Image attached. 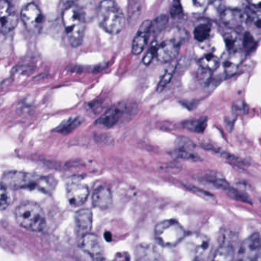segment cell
I'll list each match as a JSON object with an SVG mask.
<instances>
[{
	"label": "cell",
	"mask_w": 261,
	"mask_h": 261,
	"mask_svg": "<svg viewBox=\"0 0 261 261\" xmlns=\"http://www.w3.org/2000/svg\"><path fill=\"white\" fill-rule=\"evenodd\" d=\"M87 16L84 9L74 3H70L62 12V22L68 42L72 47L82 45L85 37Z\"/></svg>",
	"instance_id": "1"
},
{
	"label": "cell",
	"mask_w": 261,
	"mask_h": 261,
	"mask_svg": "<svg viewBox=\"0 0 261 261\" xmlns=\"http://www.w3.org/2000/svg\"><path fill=\"white\" fill-rule=\"evenodd\" d=\"M97 14L99 25L106 33L117 35L124 28L126 19L117 3L109 0L100 3Z\"/></svg>",
	"instance_id": "2"
},
{
	"label": "cell",
	"mask_w": 261,
	"mask_h": 261,
	"mask_svg": "<svg viewBox=\"0 0 261 261\" xmlns=\"http://www.w3.org/2000/svg\"><path fill=\"white\" fill-rule=\"evenodd\" d=\"M15 216L18 224L31 231H41L46 225L45 212L37 203L27 201L16 207Z\"/></svg>",
	"instance_id": "3"
},
{
	"label": "cell",
	"mask_w": 261,
	"mask_h": 261,
	"mask_svg": "<svg viewBox=\"0 0 261 261\" xmlns=\"http://www.w3.org/2000/svg\"><path fill=\"white\" fill-rule=\"evenodd\" d=\"M138 107L134 101L124 100L119 102L110 108L98 120L96 124L105 129L114 127L120 122L128 121L130 120L136 113Z\"/></svg>",
	"instance_id": "4"
},
{
	"label": "cell",
	"mask_w": 261,
	"mask_h": 261,
	"mask_svg": "<svg viewBox=\"0 0 261 261\" xmlns=\"http://www.w3.org/2000/svg\"><path fill=\"white\" fill-rule=\"evenodd\" d=\"M154 234L162 247H173L185 240L186 231L175 220H165L155 225Z\"/></svg>",
	"instance_id": "5"
},
{
	"label": "cell",
	"mask_w": 261,
	"mask_h": 261,
	"mask_svg": "<svg viewBox=\"0 0 261 261\" xmlns=\"http://www.w3.org/2000/svg\"><path fill=\"white\" fill-rule=\"evenodd\" d=\"M186 247L193 261H207L212 250V243L205 235L192 233L186 235Z\"/></svg>",
	"instance_id": "6"
},
{
	"label": "cell",
	"mask_w": 261,
	"mask_h": 261,
	"mask_svg": "<svg viewBox=\"0 0 261 261\" xmlns=\"http://www.w3.org/2000/svg\"><path fill=\"white\" fill-rule=\"evenodd\" d=\"M21 19L25 28L30 33L37 34L42 30L44 22L43 15L36 4L30 3L22 7Z\"/></svg>",
	"instance_id": "7"
},
{
	"label": "cell",
	"mask_w": 261,
	"mask_h": 261,
	"mask_svg": "<svg viewBox=\"0 0 261 261\" xmlns=\"http://www.w3.org/2000/svg\"><path fill=\"white\" fill-rule=\"evenodd\" d=\"M260 256V237L254 233L246 238L238 251L237 261H255Z\"/></svg>",
	"instance_id": "8"
},
{
	"label": "cell",
	"mask_w": 261,
	"mask_h": 261,
	"mask_svg": "<svg viewBox=\"0 0 261 261\" xmlns=\"http://www.w3.org/2000/svg\"><path fill=\"white\" fill-rule=\"evenodd\" d=\"M38 177L21 172H10L3 178V185L12 189H36Z\"/></svg>",
	"instance_id": "9"
},
{
	"label": "cell",
	"mask_w": 261,
	"mask_h": 261,
	"mask_svg": "<svg viewBox=\"0 0 261 261\" xmlns=\"http://www.w3.org/2000/svg\"><path fill=\"white\" fill-rule=\"evenodd\" d=\"M19 16L14 7L7 1H0V33L7 34L17 27Z\"/></svg>",
	"instance_id": "10"
},
{
	"label": "cell",
	"mask_w": 261,
	"mask_h": 261,
	"mask_svg": "<svg viewBox=\"0 0 261 261\" xmlns=\"http://www.w3.org/2000/svg\"><path fill=\"white\" fill-rule=\"evenodd\" d=\"M181 45L172 39H166L157 45L155 57L160 62H172L178 56Z\"/></svg>",
	"instance_id": "11"
},
{
	"label": "cell",
	"mask_w": 261,
	"mask_h": 261,
	"mask_svg": "<svg viewBox=\"0 0 261 261\" xmlns=\"http://www.w3.org/2000/svg\"><path fill=\"white\" fill-rule=\"evenodd\" d=\"M152 28V22L149 19L143 21L139 27L132 44V53L135 56L141 54L149 41Z\"/></svg>",
	"instance_id": "12"
},
{
	"label": "cell",
	"mask_w": 261,
	"mask_h": 261,
	"mask_svg": "<svg viewBox=\"0 0 261 261\" xmlns=\"http://www.w3.org/2000/svg\"><path fill=\"white\" fill-rule=\"evenodd\" d=\"M221 19L223 23L231 30H237L243 27L247 16L245 13L238 9H225L221 14Z\"/></svg>",
	"instance_id": "13"
},
{
	"label": "cell",
	"mask_w": 261,
	"mask_h": 261,
	"mask_svg": "<svg viewBox=\"0 0 261 261\" xmlns=\"http://www.w3.org/2000/svg\"><path fill=\"white\" fill-rule=\"evenodd\" d=\"M81 247L84 251L91 255L93 257H100L103 253V244L97 235L88 233L83 235L81 239Z\"/></svg>",
	"instance_id": "14"
},
{
	"label": "cell",
	"mask_w": 261,
	"mask_h": 261,
	"mask_svg": "<svg viewBox=\"0 0 261 261\" xmlns=\"http://www.w3.org/2000/svg\"><path fill=\"white\" fill-rule=\"evenodd\" d=\"M89 195V189L86 185L73 182L68 187L67 196L68 201L72 206L79 207L86 201Z\"/></svg>",
	"instance_id": "15"
},
{
	"label": "cell",
	"mask_w": 261,
	"mask_h": 261,
	"mask_svg": "<svg viewBox=\"0 0 261 261\" xmlns=\"http://www.w3.org/2000/svg\"><path fill=\"white\" fill-rule=\"evenodd\" d=\"M92 203L94 207L101 210L110 208L113 203L112 193L111 190L105 186L97 188L93 193Z\"/></svg>",
	"instance_id": "16"
},
{
	"label": "cell",
	"mask_w": 261,
	"mask_h": 261,
	"mask_svg": "<svg viewBox=\"0 0 261 261\" xmlns=\"http://www.w3.org/2000/svg\"><path fill=\"white\" fill-rule=\"evenodd\" d=\"M93 215L90 209L79 210L75 215L76 229L77 233L83 236L90 233L92 227Z\"/></svg>",
	"instance_id": "17"
},
{
	"label": "cell",
	"mask_w": 261,
	"mask_h": 261,
	"mask_svg": "<svg viewBox=\"0 0 261 261\" xmlns=\"http://www.w3.org/2000/svg\"><path fill=\"white\" fill-rule=\"evenodd\" d=\"M136 261H160V253L150 244H141L136 249Z\"/></svg>",
	"instance_id": "18"
},
{
	"label": "cell",
	"mask_w": 261,
	"mask_h": 261,
	"mask_svg": "<svg viewBox=\"0 0 261 261\" xmlns=\"http://www.w3.org/2000/svg\"><path fill=\"white\" fill-rule=\"evenodd\" d=\"M234 250L231 244L224 242L214 253L211 261H233Z\"/></svg>",
	"instance_id": "19"
},
{
	"label": "cell",
	"mask_w": 261,
	"mask_h": 261,
	"mask_svg": "<svg viewBox=\"0 0 261 261\" xmlns=\"http://www.w3.org/2000/svg\"><path fill=\"white\" fill-rule=\"evenodd\" d=\"M244 59V54L241 51L230 53V56L223 62L224 71L227 74H233L236 72L238 65Z\"/></svg>",
	"instance_id": "20"
},
{
	"label": "cell",
	"mask_w": 261,
	"mask_h": 261,
	"mask_svg": "<svg viewBox=\"0 0 261 261\" xmlns=\"http://www.w3.org/2000/svg\"><path fill=\"white\" fill-rule=\"evenodd\" d=\"M200 67L206 71H215L219 67L220 60L216 56L212 53L204 55L198 61Z\"/></svg>",
	"instance_id": "21"
},
{
	"label": "cell",
	"mask_w": 261,
	"mask_h": 261,
	"mask_svg": "<svg viewBox=\"0 0 261 261\" xmlns=\"http://www.w3.org/2000/svg\"><path fill=\"white\" fill-rule=\"evenodd\" d=\"M207 119L206 117L203 118L195 119V120H187L183 123V126L186 129L192 131V132L201 134L205 130L207 127Z\"/></svg>",
	"instance_id": "22"
},
{
	"label": "cell",
	"mask_w": 261,
	"mask_h": 261,
	"mask_svg": "<svg viewBox=\"0 0 261 261\" xmlns=\"http://www.w3.org/2000/svg\"><path fill=\"white\" fill-rule=\"evenodd\" d=\"M211 32H212V27L210 24H199L194 30V37L198 42H203L208 39Z\"/></svg>",
	"instance_id": "23"
},
{
	"label": "cell",
	"mask_w": 261,
	"mask_h": 261,
	"mask_svg": "<svg viewBox=\"0 0 261 261\" xmlns=\"http://www.w3.org/2000/svg\"><path fill=\"white\" fill-rule=\"evenodd\" d=\"M56 187V180L51 176L38 177L36 189L45 193L53 192Z\"/></svg>",
	"instance_id": "24"
},
{
	"label": "cell",
	"mask_w": 261,
	"mask_h": 261,
	"mask_svg": "<svg viewBox=\"0 0 261 261\" xmlns=\"http://www.w3.org/2000/svg\"><path fill=\"white\" fill-rule=\"evenodd\" d=\"M224 41H225L226 47L229 53H233L240 51L239 48L241 47V39L237 33H230L224 36Z\"/></svg>",
	"instance_id": "25"
},
{
	"label": "cell",
	"mask_w": 261,
	"mask_h": 261,
	"mask_svg": "<svg viewBox=\"0 0 261 261\" xmlns=\"http://www.w3.org/2000/svg\"><path fill=\"white\" fill-rule=\"evenodd\" d=\"M82 123V120L79 118H71L62 123L59 127L56 128V131L61 134H67L74 130Z\"/></svg>",
	"instance_id": "26"
},
{
	"label": "cell",
	"mask_w": 261,
	"mask_h": 261,
	"mask_svg": "<svg viewBox=\"0 0 261 261\" xmlns=\"http://www.w3.org/2000/svg\"><path fill=\"white\" fill-rule=\"evenodd\" d=\"M169 22V17L166 15H160L158 17L155 18V20L152 22V28L151 33L154 34H159L162 30H164L165 27Z\"/></svg>",
	"instance_id": "27"
},
{
	"label": "cell",
	"mask_w": 261,
	"mask_h": 261,
	"mask_svg": "<svg viewBox=\"0 0 261 261\" xmlns=\"http://www.w3.org/2000/svg\"><path fill=\"white\" fill-rule=\"evenodd\" d=\"M174 155L177 158L189 161L198 162L201 160L199 155H197L193 151L185 150V149H176L174 151Z\"/></svg>",
	"instance_id": "28"
},
{
	"label": "cell",
	"mask_w": 261,
	"mask_h": 261,
	"mask_svg": "<svg viewBox=\"0 0 261 261\" xmlns=\"http://www.w3.org/2000/svg\"><path fill=\"white\" fill-rule=\"evenodd\" d=\"M242 46L247 53H251L256 48V40L248 32L244 33V37L242 39Z\"/></svg>",
	"instance_id": "29"
},
{
	"label": "cell",
	"mask_w": 261,
	"mask_h": 261,
	"mask_svg": "<svg viewBox=\"0 0 261 261\" xmlns=\"http://www.w3.org/2000/svg\"><path fill=\"white\" fill-rule=\"evenodd\" d=\"M10 195L7 188L0 183V210H5L10 204Z\"/></svg>",
	"instance_id": "30"
},
{
	"label": "cell",
	"mask_w": 261,
	"mask_h": 261,
	"mask_svg": "<svg viewBox=\"0 0 261 261\" xmlns=\"http://www.w3.org/2000/svg\"><path fill=\"white\" fill-rule=\"evenodd\" d=\"M175 67H173V68H169V69L166 71V72L165 73L164 75L162 77L161 81H160V83H159L158 87H157V91H158L159 92L163 91V90L166 88V85L171 82L172 76H173L174 71H175Z\"/></svg>",
	"instance_id": "31"
},
{
	"label": "cell",
	"mask_w": 261,
	"mask_h": 261,
	"mask_svg": "<svg viewBox=\"0 0 261 261\" xmlns=\"http://www.w3.org/2000/svg\"><path fill=\"white\" fill-rule=\"evenodd\" d=\"M176 144L178 146L177 149H185V150L193 151V149L195 148V145L186 137H179L177 139Z\"/></svg>",
	"instance_id": "32"
},
{
	"label": "cell",
	"mask_w": 261,
	"mask_h": 261,
	"mask_svg": "<svg viewBox=\"0 0 261 261\" xmlns=\"http://www.w3.org/2000/svg\"><path fill=\"white\" fill-rule=\"evenodd\" d=\"M156 42H152V45H151L149 49L148 50L146 56H144L143 59V62L144 65H148L152 62V59L155 57V53H156L157 48Z\"/></svg>",
	"instance_id": "33"
},
{
	"label": "cell",
	"mask_w": 261,
	"mask_h": 261,
	"mask_svg": "<svg viewBox=\"0 0 261 261\" xmlns=\"http://www.w3.org/2000/svg\"><path fill=\"white\" fill-rule=\"evenodd\" d=\"M190 189H192V191L194 193L197 194V195L201 196V198H205V200H207V201H212V202H213L215 200V196L212 195V194L209 193V192L198 189V188L195 187V186H191Z\"/></svg>",
	"instance_id": "34"
},
{
	"label": "cell",
	"mask_w": 261,
	"mask_h": 261,
	"mask_svg": "<svg viewBox=\"0 0 261 261\" xmlns=\"http://www.w3.org/2000/svg\"><path fill=\"white\" fill-rule=\"evenodd\" d=\"M183 13L182 7L180 2H175L170 9V15L172 18L175 19L178 16H181Z\"/></svg>",
	"instance_id": "35"
},
{
	"label": "cell",
	"mask_w": 261,
	"mask_h": 261,
	"mask_svg": "<svg viewBox=\"0 0 261 261\" xmlns=\"http://www.w3.org/2000/svg\"><path fill=\"white\" fill-rule=\"evenodd\" d=\"M202 69V68H201ZM211 71H206V70L202 69L201 71V74H198L199 77H198V79H199L201 82H204V83H207V81L210 79V73Z\"/></svg>",
	"instance_id": "36"
},
{
	"label": "cell",
	"mask_w": 261,
	"mask_h": 261,
	"mask_svg": "<svg viewBox=\"0 0 261 261\" xmlns=\"http://www.w3.org/2000/svg\"><path fill=\"white\" fill-rule=\"evenodd\" d=\"M96 261H107L105 260V259H101V258H97V259H96Z\"/></svg>",
	"instance_id": "37"
}]
</instances>
